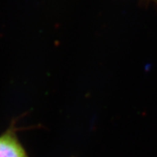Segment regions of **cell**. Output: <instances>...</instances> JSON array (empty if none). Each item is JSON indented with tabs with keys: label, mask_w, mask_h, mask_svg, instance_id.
Here are the masks:
<instances>
[{
	"label": "cell",
	"mask_w": 157,
	"mask_h": 157,
	"mask_svg": "<svg viewBox=\"0 0 157 157\" xmlns=\"http://www.w3.org/2000/svg\"><path fill=\"white\" fill-rule=\"evenodd\" d=\"M0 157H30L14 128H9L0 135Z\"/></svg>",
	"instance_id": "obj_1"
}]
</instances>
